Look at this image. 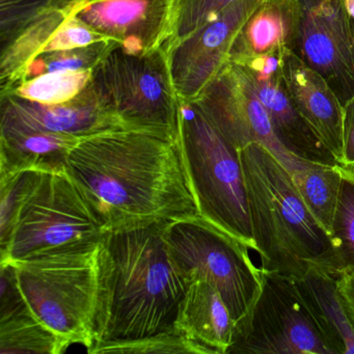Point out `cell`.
I'll list each match as a JSON object with an SVG mask.
<instances>
[{"label":"cell","instance_id":"cell-19","mask_svg":"<svg viewBox=\"0 0 354 354\" xmlns=\"http://www.w3.org/2000/svg\"><path fill=\"white\" fill-rule=\"evenodd\" d=\"M299 15L297 0H263L234 41L229 62L291 49Z\"/></svg>","mask_w":354,"mask_h":354},{"label":"cell","instance_id":"cell-21","mask_svg":"<svg viewBox=\"0 0 354 354\" xmlns=\"http://www.w3.org/2000/svg\"><path fill=\"white\" fill-rule=\"evenodd\" d=\"M82 138L0 126V171L66 167L68 155Z\"/></svg>","mask_w":354,"mask_h":354},{"label":"cell","instance_id":"cell-3","mask_svg":"<svg viewBox=\"0 0 354 354\" xmlns=\"http://www.w3.org/2000/svg\"><path fill=\"white\" fill-rule=\"evenodd\" d=\"M240 156L261 270L293 279L313 266L330 271V236L304 204L289 171L262 145H248Z\"/></svg>","mask_w":354,"mask_h":354},{"label":"cell","instance_id":"cell-10","mask_svg":"<svg viewBox=\"0 0 354 354\" xmlns=\"http://www.w3.org/2000/svg\"><path fill=\"white\" fill-rule=\"evenodd\" d=\"M297 36L290 50L325 78L342 105L354 96V35L343 0H297Z\"/></svg>","mask_w":354,"mask_h":354},{"label":"cell","instance_id":"cell-29","mask_svg":"<svg viewBox=\"0 0 354 354\" xmlns=\"http://www.w3.org/2000/svg\"><path fill=\"white\" fill-rule=\"evenodd\" d=\"M176 19L169 42L180 40L198 30L209 20L238 0H176Z\"/></svg>","mask_w":354,"mask_h":354},{"label":"cell","instance_id":"cell-22","mask_svg":"<svg viewBox=\"0 0 354 354\" xmlns=\"http://www.w3.org/2000/svg\"><path fill=\"white\" fill-rule=\"evenodd\" d=\"M285 169L289 171L313 216L330 236L341 188V167L312 162L294 157Z\"/></svg>","mask_w":354,"mask_h":354},{"label":"cell","instance_id":"cell-7","mask_svg":"<svg viewBox=\"0 0 354 354\" xmlns=\"http://www.w3.org/2000/svg\"><path fill=\"white\" fill-rule=\"evenodd\" d=\"M91 88L126 129L180 140V97L165 46L131 55L120 46L93 70Z\"/></svg>","mask_w":354,"mask_h":354},{"label":"cell","instance_id":"cell-25","mask_svg":"<svg viewBox=\"0 0 354 354\" xmlns=\"http://www.w3.org/2000/svg\"><path fill=\"white\" fill-rule=\"evenodd\" d=\"M117 46L118 43L105 40L80 48L42 53L28 64L18 82L53 72L93 71Z\"/></svg>","mask_w":354,"mask_h":354},{"label":"cell","instance_id":"cell-30","mask_svg":"<svg viewBox=\"0 0 354 354\" xmlns=\"http://www.w3.org/2000/svg\"><path fill=\"white\" fill-rule=\"evenodd\" d=\"M354 171V96L343 106V162Z\"/></svg>","mask_w":354,"mask_h":354},{"label":"cell","instance_id":"cell-16","mask_svg":"<svg viewBox=\"0 0 354 354\" xmlns=\"http://www.w3.org/2000/svg\"><path fill=\"white\" fill-rule=\"evenodd\" d=\"M281 74L294 106L329 149L343 162V105L328 82L290 49L281 55Z\"/></svg>","mask_w":354,"mask_h":354},{"label":"cell","instance_id":"cell-24","mask_svg":"<svg viewBox=\"0 0 354 354\" xmlns=\"http://www.w3.org/2000/svg\"><path fill=\"white\" fill-rule=\"evenodd\" d=\"M93 71H61L18 82L3 93L42 104H61L80 96L92 80Z\"/></svg>","mask_w":354,"mask_h":354},{"label":"cell","instance_id":"cell-12","mask_svg":"<svg viewBox=\"0 0 354 354\" xmlns=\"http://www.w3.org/2000/svg\"><path fill=\"white\" fill-rule=\"evenodd\" d=\"M263 0H238L188 36L165 45L182 100L198 98L229 63L234 41Z\"/></svg>","mask_w":354,"mask_h":354},{"label":"cell","instance_id":"cell-28","mask_svg":"<svg viewBox=\"0 0 354 354\" xmlns=\"http://www.w3.org/2000/svg\"><path fill=\"white\" fill-rule=\"evenodd\" d=\"M37 171H0V252L9 244L20 203Z\"/></svg>","mask_w":354,"mask_h":354},{"label":"cell","instance_id":"cell-1","mask_svg":"<svg viewBox=\"0 0 354 354\" xmlns=\"http://www.w3.org/2000/svg\"><path fill=\"white\" fill-rule=\"evenodd\" d=\"M66 169L106 233L200 216L180 140L105 130L82 138Z\"/></svg>","mask_w":354,"mask_h":354},{"label":"cell","instance_id":"cell-18","mask_svg":"<svg viewBox=\"0 0 354 354\" xmlns=\"http://www.w3.org/2000/svg\"><path fill=\"white\" fill-rule=\"evenodd\" d=\"M174 328L206 354H227L236 322L219 292L207 281H196L180 302Z\"/></svg>","mask_w":354,"mask_h":354},{"label":"cell","instance_id":"cell-15","mask_svg":"<svg viewBox=\"0 0 354 354\" xmlns=\"http://www.w3.org/2000/svg\"><path fill=\"white\" fill-rule=\"evenodd\" d=\"M0 126L80 138L123 128L119 120L103 105L90 84L80 96L61 104H42L11 93H3L0 94Z\"/></svg>","mask_w":354,"mask_h":354},{"label":"cell","instance_id":"cell-8","mask_svg":"<svg viewBox=\"0 0 354 354\" xmlns=\"http://www.w3.org/2000/svg\"><path fill=\"white\" fill-rule=\"evenodd\" d=\"M163 234L171 259L190 283L212 285L236 323L250 313L262 288V271L252 263L250 248L200 216L169 223Z\"/></svg>","mask_w":354,"mask_h":354},{"label":"cell","instance_id":"cell-32","mask_svg":"<svg viewBox=\"0 0 354 354\" xmlns=\"http://www.w3.org/2000/svg\"><path fill=\"white\" fill-rule=\"evenodd\" d=\"M346 11L349 16L350 21L354 24V0H343Z\"/></svg>","mask_w":354,"mask_h":354},{"label":"cell","instance_id":"cell-17","mask_svg":"<svg viewBox=\"0 0 354 354\" xmlns=\"http://www.w3.org/2000/svg\"><path fill=\"white\" fill-rule=\"evenodd\" d=\"M1 266L0 353L61 354L69 348L26 304L11 264Z\"/></svg>","mask_w":354,"mask_h":354},{"label":"cell","instance_id":"cell-9","mask_svg":"<svg viewBox=\"0 0 354 354\" xmlns=\"http://www.w3.org/2000/svg\"><path fill=\"white\" fill-rule=\"evenodd\" d=\"M262 271V270H261ZM227 354H335L295 279L262 271L260 294L236 323Z\"/></svg>","mask_w":354,"mask_h":354},{"label":"cell","instance_id":"cell-14","mask_svg":"<svg viewBox=\"0 0 354 354\" xmlns=\"http://www.w3.org/2000/svg\"><path fill=\"white\" fill-rule=\"evenodd\" d=\"M283 50L232 63L237 64L248 78L270 118L277 140L290 154L312 162L339 165L288 95L281 74Z\"/></svg>","mask_w":354,"mask_h":354},{"label":"cell","instance_id":"cell-4","mask_svg":"<svg viewBox=\"0 0 354 354\" xmlns=\"http://www.w3.org/2000/svg\"><path fill=\"white\" fill-rule=\"evenodd\" d=\"M101 241L6 263L32 312L69 347L80 344L88 351L100 306Z\"/></svg>","mask_w":354,"mask_h":354},{"label":"cell","instance_id":"cell-33","mask_svg":"<svg viewBox=\"0 0 354 354\" xmlns=\"http://www.w3.org/2000/svg\"><path fill=\"white\" fill-rule=\"evenodd\" d=\"M351 26H352V32H353V35H354V24H351Z\"/></svg>","mask_w":354,"mask_h":354},{"label":"cell","instance_id":"cell-23","mask_svg":"<svg viewBox=\"0 0 354 354\" xmlns=\"http://www.w3.org/2000/svg\"><path fill=\"white\" fill-rule=\"evenodd\" d=\"M342 182L331 225V272L354 274V171L341 167Z\"/></svg>","mask_w":354,"mask_h":354},{"label":"cell","instance_id":"cell-20","mask_svg":"<svg viewBox=\"0 0 354 354\" xmlns=\"http://www.w3.org/2000/svg\"><path fill=\"white\" fill-rule=\"evenodd\" d=\"M339 277L313 266L295 283L335 354H354V328L339 295Z\"/></svg>","mask_w":354,"mask_h":354},{"label":"cell","instance_id":"cell-26","mask_svg":"<svg viewBox=\"0 0 354 354\" xmlns=\"http://www.w3.org/2000/svg\"><path fill=\"white\" fill-rule=\"evenodd\" d=\"M71 0H0V49L11 45L24 32L53 10Z\"/></svg>","mask_w":354,"mask_h":354},{"label":"cell","instance_id":"cell-27","mask_svg":"<svg viewBox=\"0 0 354 354\" xmlns=\"http://www.w3.org/2000/svg\"><path fill=\"white\" fill-rule=\"evenodd\" d=\"M88 353H205L202 348L178 333L175 328L145 339L102 342L93 346Z\"/></svg>","mask_w":354,"mask_h":354},{"label":"cell","instance_id":"cell-5","mask_svg":"<svg viewBox=\"0 0 354 354\" xmlns=\"http://www.w3.org/2000/svg\"><path fill=\"white\" fill-rule=\"evenodd\" d=\"M180 146L200 217L254 250L240 150L196 102L182 99Z\"/></svg>","mask_w":354,"mask_h":354},{"label":"cell","instance_id":"cell-11","mask_svg":"<svg viewBox=\"0 0 354 354\" xmlns=\"http://www.w3.org/2000/svg\"><path fill=\"white\" fill-rule=\"evenodd\" d=\"M194 102L238 150L262 145L285 167L296 157L277 140L266 109L237 64L229 62Z\"/></svg>","mask_w":354,"mask_h":354},{"label":"cell","instance_id":"cell-13","mask_svg":"<svg viewBox=\"0 0 354 354\" xmlns=\"http://www.w3.org/2000/svg\"><path fill=\"white\" fill-rule=\"evenodd\" d=\"M176 6V0H71L65 11L125 53L146 55L169 42Z\"/></svg>","mask_w":354,"mask_h":354},{"label":"cell","instance_id":"cell-31","mask_svg":"<svg viewBox=\"0 0 354 354\" xmlns=\"http://www.w3.org/2000/svg\"><path fill=\"white\" fill-rule=\"evenodd\" d=\"M339 291L346 313L354 328V274L339 275Z\"/></svg>","mask_w":354,"mask_h":354},{"label":"cell","instance_id":"cell-6","mask_svg":"<svg viewBox=\"0 0 354 354\" xmlns=\"http://www.w3.org/2000/svg\"><path fill=\"white\" fill-rule=\"evenodd\" d=\"M106 235L66 167L35 174L0 264L100 242Z\"/></svg>","mask_w":354,"mask_h":354},{"label":"cell","instance_id":"cell-2","mask_svg":"<svg viewBox=\"0 0 354 354\" xmlns=\"http://www.w3.org/2000/svg\"><path fill=\"white\" fill-rule=\"evenodd\" d=\"M165 225L109 232L103 237L94 345L145 339L174 329L190 283L169 254Z\"/></svg>","mask_w":354,"mask_h":354}]
</instances>
